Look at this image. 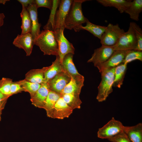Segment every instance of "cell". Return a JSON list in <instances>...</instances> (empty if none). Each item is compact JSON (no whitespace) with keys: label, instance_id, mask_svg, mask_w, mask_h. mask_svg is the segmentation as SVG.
I'll return each mask as SVG.
<instances>
[{"label":"cell","instance_id":"obj_41","mask_svg":"<svg viewBox=\"0 0 142 142\" xmlns=\"http://www.w3.org/2000/svg\"><path fill=\"white\" fill-rule=\"evenodd\" d=\"M4 77L2 78L0 80V87L1 86V85L2 84L4 80Z\"/></svg>","mask_w":142,"mask_h":142},{"label":"cell","instance_id":"obj_35","mask_svg":"<svg viewBox=\"0 0 142 142\" xmlns=\"http://www.w3.org/2000/svg\"><path fill=\"white\" fill-rule=\"evenodd\" d=\"M35 4L38 8L43 7L48 8L51 10L52 7V0H35Z\"/></svg>","mask_w":142,"mask_h":142},{"label":"cell","instance_id":"obj_37","mask_svg":"<svg viewBox=\"0 0 142 142\" xmlns=\"http://www.w3.org/2000/svg\"><path fill=\"white\" fill-rule=\"evenodd\" d=\"M7 99L5 100L0 102V121L1 120V115L2 110L4 108Z\"/></svg>","mask_w":142,"mask_h":142},{"label":"cell","instance_id":"obj_8","mask_svg":"<svg viewBox=\"0 0 142 142\" xmlns=\"http://www.w3.org/2000/svg\"><path fill=\"white\" fill-rule=\"evenodd\" d=\"M64 29H61L54 31L57 42L59 56L61 63L63 58L66 54L69 53L74 54L75 50L72 44L64 36Z\"/></svg>","mask_w":142,"mask_h":142},{"label":"cell","instance_id":"obj_10","mask_svg":"<svg viewBox=\"0 0 142 142\" xmlns=\"http://www.w3.org/2000/svg\"><path fill=\"white\" fill-rule=\"evenodd\" d=\"M73 54L69 53L63 58L61 63L63 71L71 79L75 81L84 80V76L78 72L74 63Z\"/></svg>","mask_w":142,"mask_h":142},{"label":"cell","instance_id":"obj_14","mask_svg":"<svg viewBox=\"0 0 142 142\" xmlns=\"http://www.w3.org/2000/svg\"><path fill=\"white\" fill-rule=\"evenodd\" d=\"M73 111V110L67 105L61 96L56 102L50 118L63 119L68 118Z\"/></svg>","mask_w":142,"mask_h":142},{"label":"cell","instance_id":"obj_30","mask_svg":"<svg viewBox=\"0 0 142 142\" xmlns=\"http://www.w3.org/2000/svg\"><path fill=\"white\" fill-rule=\"evenodd\" d=\"M130 25L134 31L137 40V45L135 50L142 51V30L139 26L134 22H130Z\"/></svg>","mask_w":142,"mask_h":142},{"label":"cell","instance_id":"obj_21","mask_svg":"<svg viewBox=\"0 0 142 142\" xmlns=\"http://www.w3.org/2000/svg\"><path fill=\"white\" fill-rule=\"evenodd\" d=\"M142 11V0H134L132 1L125 12L128 14L131 19L138 21L139 20L140 13Z\"/></svg>","mask_w":142,"mask_h":142},{"label":"cell","instance_id":"obj_31","mask_svg":"<svg viewBox=\"0 0 142 142\" xmlns=\"http://www.w3.org/2000/svg\"><path fill=\"white\" fill-rule=\"evenodd\" d=\"M142 61V52L134 50H129L127 53L123 60V63H128L135 60Z\"/></svg>","mask_w":142,"mask_h":142},{"label":"cell","instance_id":"obj_34","mask_svg":"<svg viewBox=\"0 0 142 142\" xmlns=\"http://www.w3.org/2000/svg\"><path fill=\"white\" fill-rule=\"evenodd\" d=\"M24 91V90L18 81L13 82L10 91L7 95L9 97L12 95Z\"/></svg>","mask_w":142,"mask_h":142},{"label":"cell","instance_id":"obj_26","mask_svg":"<svg viewBox=\"0 0 142 142\" xmlns=\"http://www.w3.org/2000/svg\"><path fill=\"white\" fill-rule=\"evenodd\" d=\"M80 94L69 93L61 96L64 100L72 110L80 109L82 102L79 98Z\"/></svg>","mask_w":142,"mask_h":142},{"label":"cell","instance_id":"obj_42","mask_svg":"<svg viewBox=\"0 0 142 142\" xmlns=\"http://www.w3.org/2000/svg\"></svg>","mask_w":142,"mask_h":142},{"label":"cell","instance_id":"obj_5","mask_svg":"<svg viewBox=\"0 0 142 142\" xmlns=\"http://www.w3.org/2000/svg\"><path fill=\"white\" fill-rule=\"evenodd\" d=\"M137 45V40L134 32L130 25L128 31L122 34L113 46L115 51L135 50Z\"/></svg>","mask_w":142,"mask_h":142},{"label":"cell","instance_id":"obj_13","mask_svg":"<svg viewBox=\"0 0 142 142\" xmlns=\"http://www.w3.org/2000/svg\"><path fill=\"white\" fill-rule=\"evenodd\" d=\"M71 79L69 76L63 72L57 74L47 83L50 90L60 94L62 90Z\"/></svg>","mask_w":142,"mask_h":142},{"label":"cell","instance_id":"obj_29","mask_svg":"<svg viewBox=\"0 0 142 142\" xmlns=\"http://www.w3.org/2000/svg\"><path fill=\"white\" fill-rule=\"evenodd\" d=\"M60 0H52L53 4L49 19L47 24L44 27V30L48 29L54 31V20L56 11Z\"/></svg>","mask_w":142,"mask_h":142},{"label":"cell","instance_id":"obj_11","mask_svg":"<svg viewBox=\"0 0 142 142\" xmlns=\"http://www.w3.org/2000/svg\"><path fill=\"white\" fill-rule=\"evenodd\" d=\"M34 38L31 33L18 34L14 39L13 44L20 49H23L27 56H30L32 52L34 44Z\"/></svg>","mask_w":142,"mask_h":142},{"label":"cell","instance_id":"obj_19","mask_svg":"<svg viewBox=\"0 0 142 142\" xmlns=\"http://www.w3.org/2000/svg\"><path fill=\"white\" fill-rule=\"evenodd\" d=\"M48 67L41 69H34L30 70L25 74V78L30 82L42 84L44 83V74Z\"/></svg>","mask_w":142,"mask_h":142},{"label":"cell","instance_id":"obj_24","mask_svg":"<svg viewBox=\"0 0 142 142\" xmlns=\"http://www.w3.org/2000/svg\"><path fill=\"white\" fill-rule=\"evenodd\" d=\"M127 69V64L122 63L115 67L113 87L120 88L123 84Z\"/></svg>","mask_w":142,"mask_h":142},{"label":"cell","instance_id":"obj_1","mask_svg":"<svg viewBox=\"0 0 142 142\" xmlns=\"http://www.w3.org/2000/svg\"><path fill=\"white\" fill-rule=\"evenodd\" d=\"M89 0H73L69 10L65 19V28L73 29L76 32L82 30L83 24L88 20L84 16L82 11L83 3Z\"/></svg>","mask_w":142,"mask_h":142},{"label":"cell","instance_id":"obj_39","mask_svg":"<svg viewBox=\"0 0 142 142\" xmlns=\"http://www.w3.org/2000/svg\"><path fill=\"white\" fill-rule=\"evenodd\" d=\"M5 16L3 13H0V27L3 24L4 19Z\"/></svg>","mask_w":142,"mask_h":142},{"label":"cell","instance_id":"obj_20","mask_svg":"<svg viewBox=\"0 0 142 142\" xmlns=\"http://www.w3.org/2000/svg\"><path fill=\"white\" fill-rule=\"evenodd\" d=\"M97 1L104 6L113 7L116 8L120 13L125 12L132 1L128 0H97Z\"/></svg>","mask_w":142,"mask_h":142},{"label":"cell","instance_id":"obj_27","mask_svg":"<svg viewBox=\"0 0 142 142\" xmlns=\"http://www.w3.org/2000/svg\"><path fill=\"white\" fill-rule=\"evenodd\" d=\"M86 23V25L85 26H82V29L87 31L100 39L105 30L106 26L94 24L89 22L88 20Z\"/></svg>","mask_w":142,"mask_h":142},{"label":"cell","instance_id":"obj_18","mask_svg":"<svg viewBox=\"0 0 142 142\" xmlns=\"http://www.w3.org/2000/svg\"><path fill=\"white\" fill-rule=\"evenodd\" d=\"M63 72L59 55L55 60L48 66L44 74V82H48L59 73Z\"/></svg>","mask_w":142,"mask_h":142},{"label":"cell","instance_id":"obj_15","mask_svg":"<svg viewBox=\"0 0 142 142\" xmlns=\"http://www.w3.org/2000/svg\"><path fill=\"white\" fill-rule=\"evenodd\" d=\"M50 90L47 83L41 84L40 88L31 98L32 104L36 107L43 108Z\"/></svg>","mask_w":142,"mask_h":142},{"label":"cell","instance_id":"obj_7","mask_svg":"<svg viewBox=\"0 0 142 142\" xmlns=\"http://www.w3.org/2000/svg\"><path fill=\"white\" fill-rule=\"evenodd\" d=\"M73 0H62L56 11L54 20L53 31L65 29V19L69 10Z\"/></svg>","mask_w":142,"mask_h":142},{"label":"cell","instance_id":"obj_25","mask_svg":"<svg viewBox=\"0 0 142 142\" xmlns=\"http://www.w3.org/2000/svg\"><path fill=\"white\" fill-rule=\"evenodd\" d=\"M84 80L75 81L71 79L61 92V96L67 94L74 93L80 94L82 88L84 86Z\"/></svg>","mask_w":142,"mask_h":142},{"label":"cell","instance_id":"obj_38","mask_svg":"<svg viewBox=\"0 0 142 142\" xmlns=\"http://www.w3.org/2000/svg\"><path fill=\"white\" fill-rule=\"evenodd\" d=\"M9 97L8 95L3 94L0 91V102L6 99Z\"/></svg>","mask_w":142,"mask_h":142},{"label":"cell","instance_id":"obj_6","mask_svg":"<svg viewBox=\"0 0 142 142\" xmlns=\"http://www.w3.org/2000/svg\"><path fill=\"white\" fill-rule=\"evenodd\" d=\"M124 126L120 121L113 117L107 123L99 129L97 136L102 139H108L123 132Z\"/></svg>","mask_w":142,"mask_h":142},{"label":"cell","instance_id":"obj_17","mask_svg":"<svg viewBox=\"0 0 142 142\" xmlns=\"http://www.w3.org/2000/svg\"><path fill=\"white\" fill-rule=\"evenodd\" d=\"M123 131L131 142H142V124L132 126H124Z\"/></svg>","mask_w":142,"mask_h":142},{"label":"cell","instance_id":"obj_3","mask_svg":"<svg viewBox=\"0 0 142 142\" xmlns=\"http://www.w3.org/2000/svg\"><path fill=\"white\" fill-rule=\"evenodd\" d=\"M115 68L106 69L100 73L102 79L98 87V92L96 97L99 102L105 101L113 91L112 87Z\"/></svg>","mask_w":142,"mask_h":142},{"label":"cell","instance_id":"obj_9","mask_svg":"<svg viewBox=\"0 0 142 142\" xmlns=\"http://www.w3.org/2000/svg\"><path fill=\"white\" fill-rule=\"evenodd\" d=\"M113 46L102 45L94 50L91 58L87 61L88 63L92 62L95 67L106 61L115 51Z\"/></svg>","mask_w":142,"mask_h":142},{"label":"cell","instance_id":"obj_32","mask_svg":"<svg viewBox=\"0 0 142 142\" xmlns=\"http://www.w3.org/2000/svg\"><path fill=\"white\" fill-rule=\"evenodd\" d=\"M13 82L12 79L4 78L3 82L0 87V91L3 94L7 95Z\"/></svg>","mask_w":142,"mask_h":142},{"label":"cell","instance_id":"obj_40","mask_svg":"<svg viewBox=\"0 0 142 142\" xmlns=\"http://www.w3.org/2000/svg\"><path fill=\"white\" fill-rule=\"evenodd\" d=\"M9 1V0H0V3H2L3 4H4L6 2Z\"/></svg>","mask_w":142,"mask_h":142},{"label":"cell","instance_id":"obj_22","mask_svg":"<svg viewBox=\"0 0 142 142\" xmlns=\"http://www.w3.org/2000/svg\"><path fill=\"white\" fill-rule=\"evenodd\" d=\"M61 97L60 94L50 90L43 108L46 110L47 116L48 117L50 118L54 105Z\"/></svg>","mask_w":142,"mask_h":142},{"label":"cell","instance_id":"obj_2","mask_svg":"<svg viewBox=\"0 0 142 142\" xmlns=\"http://www.w3.org/2000/svg\"><path fill=\"white\" fill-rule=\"evenodd\" d=\"M34 44L39 47L44 55H59L57 42L53 31L42 30L34 39Z\"/></svg>","mask_w":142,"mask_h":142},{"label":"cell","instance_id":"obj_16","mask_svg":"<svg viewBox=\"0 0 142 142\" xmlns=\"http://www.w3.org/2000/svg\"><path fill=\"white\" fill-rule=\"evenodd\" d=\"M29 13L32 23L31 33L34 39L40 33V28L41 26L38 21L37 9L36 5L33 4L29 5L27 8Z\"/></svg>","mask_w":142,"mask_h":142},{"label":"cell","instance_id":"obj_33","mask_svg":"<svg viewBox=\"0 0 142 142\" xmlns=\"http://www.w3.org/2000/svg\"><path fill=\"white\" fill-rule=\"evenodd\" d=\"M108 139L111 142H131L123 131Z\"/></svg>","mask_w":142,"mask_h":142},{"label":"cell","instance_id":"obj_4","mask_svg":"<svg viewBox=\"0 0 142 142\" xmlns=\"http://www.w3.org/2000/svg\"><path fill=\"white\" fill-rule=\"evenodd\" d=\"M125 32L123 29L119 27L118 24L109 23L106 26L100 39V43L102 45L113 46Z\"/></svg>","mask_w":142,"mask_h":142},{"label":"cell","instance_id":"obj_23","mask_svg":"<svg viewBox=\"0 0 142 142\" xmlns=\"http://www.w3.org/2000/svg\"><path fill=\"white\" fill-rule=\"evenodd\" d=\"M20 16L22 19V29L21 34H23L31 33L32 29V23L29 12L26 8L23 5Z\"/></svg>","mask_w":142,"mask_h":142},{"label":"cell","instance_id":"obj_12","mask_svg":"<svg viewBox=\"0 0 142 142\" xmlns=\"http://www.w3.org/2000/svg\"><path fill=\"white\" fill-rule=\"evenodd\" d=\"M129 50L115 51L106 61L96 67L100 73L106 69L116 67L122 63L125 56Z\"/></svg>","mask_w":142,"mask_h":142},{"label":"cell","instance_id":"obj_36","mask_svg":"<svg viewBox=\"0 0 142 142\" xmlns=\"http://www.w3.org/2000/svg\"><path fill=\"white\" fill-rule=\"evenodd\" d=\"M17 1L21 4L22 5H23L26 8L30 4H35L34 0H18Z\"/></svg>","mask_w":142,"mask_h":142},{"label":"cell","instance_id":"obj_28","mask_svg":"<svg viewBox=\"0 0 142 142\" xmlns=\"http://www.w3.org/2000/svg\"><path fill=\"white\" fill-rule=\"evenodd\" d=\"M18 81L23 88L24 91L29 93L31 98L34 96L41 86V84L32 83L25 79Z\"/></svg>","mask_w":142,"mask_h":142}]
</instances>
